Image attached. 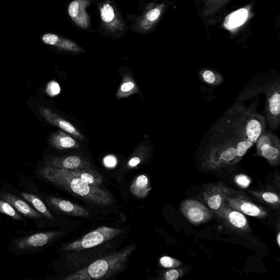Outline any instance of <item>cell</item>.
I'll use <instances>...</instances> for the list:
<instances>
[{"instance_id": "cell-32", "label": "cell", "mask_w": 280, "mask_h": 280, "mask_svg": "<svg viewBox=\"0 0 280 280\" xmlns=\"http://www.w3.org/2000/svg\"><path fill=\"white\" fill-rule=\"evenodd\" d=\"M104 163L106 167L114 168L117 164V159L115 156L112 155L106 156L104 159Z\"/></svg>"}, {"instance_id": "cell-18", "label": "cell", "mask_w": 280, "mask_h": 280, "mask_svg": "<svg viewBox=\"0 0 280 280\" xmlns=\"http://www.w3.org/2000/svg\"><path fill=\"white\" fill-rule=\"evenodd\" d=\"M52 143L56 148L60 150L76 149L79 147L75 139L62 131L56 133L53 136Z\"/></svg>"}, {"instance_id": "cell-23", "label": "cell", "mask_w": 280, "mask_h": 280, "mask_svg": "<svg viewBox=\"0 0 280 280\" xmlns=\"http://www.w3.org/2000/svg\"><path fill=\"white\" fill-rule=\"evenodd\" d=\"M101 17L103 21L112 29L118 27L119 23L116 13L113 7L109 4H105L101 10Z\"/></svg>"}, {"instance_id": "cell-16", "label": "cell", "mask_w": 280, "mask_h": 280, "mask_svg": "<svg viewBox=\"0 0 280 280\" xmlns=\"http://www.w3.org/2000/svg\"><path fill=\"white\" fill-rule=\"evenodd\" d=\"M44 43L52 46H56L57 48L65 51L73 52H79L81 51V48L75 42H73L68 39L63 38L56 34H46L42 38Z\"/></svg>"}, {"instance_id": "cell-6", "label": "cell", "mask_w": 280, "mask_h": 280, "mask_svg": "<svg viewBox=\"0 0 280 280\" xmlns=\"http://www.w3.org/2000/svg\"><path fill=\"white\" fill-rule=\"evenodd\" d=\"M255 144L258 156L264 158L272 166L279 164L280 141L274 132L265 130Z\"/></svg>"}, {"instance_id": "cell-31", "label": "cell", "mask_w": 280, "mask_h": 280, "mask_svg": "<svg viewBox=\"0 0 280 280\" xmlns=\"http://www.w3.org/2000/svg\"><path fill=\"white\" fill-rule=\"evenodd\" d=\"M160 15H161V11L158 9L152 10L147 13L145 21L144 20L143 22L146 21L150 22V23L154 22L158 19Z\"/></svg>"}, {"instance_id": "cell-25", "label": "cell", "mask_w": 280, "mask_h": 280, "mask_svg": "<svg viewBox=\"0 0 280 280\" xmlns=\"http://www.w3.org/2000/svg\"><path fill=\"white\" fill-rule=\"evenodd\" d=\"M136 91H137V88L135 82L132 80L128 79L121 85L118 91L117 96L118 98L125 97Z\"/></svg>"}, {"instance_id": "cell-13", "label": "cell", "mask_w": 280, "mask_h": 280, "mask_svg": "<svg viewBox=\"0 0 280 280\" xmlns=\"http://www.w3.org/2000/svg\"><path fill=\"white\" fill-rule=\"evenodd\" d=\"M49 202L53 208L70 215L79 217L89 215V212L81 206L65 200L51 197L49 199Z\"/></svg>"}, {"instance_id": "cell-7", "label": "cell", "mask_w": 280, "mask_h": 280, "mask_svg": "<svg viewBox=\"0 0 280 280\" xmlns=\"http://www.w3.org/2000/svg\"><path fill=\"white\" fill-rule=\"evenodd\" d=\"M213 212V215H215L219 221L229 229L241 234L251 231L249 222L244 215L225 204L222 208Z\"/></svg>"}, {"instance_id": "cell-28", "label": "cell", "mask_w": 280, "mask_h": 280, "mask_svg": "<svg viewBox=\"0 0 280 280\" xmlns=\"http://www.w3.org/2000/svg\"><path fill=\"white\" fill-rule=\"evenodd\" d=\"M236 184L242 189L248 188L251 182V178L244 174H240L235 177Z\"/></svg>"}, {"instance_id": "cell-15", "label": "cell", "mask_w": 280, "mask_h": 280, "mask_svg": "<svg viewBox=\"0 0 280 280\" xmlns=\"http://www.w3.org/2000/svg\"><path fill=\"white\" fill-rule=\"evenodd\" d=\"M54 169H65L70 170L91 168V165L84 159L77 156H70L64 159L55 160L53 166Z\"/></svg>"}, {"instance_id": "cell-5", "label": "cell", "mask_w": 280, "mask_h": 280, "mask_svg": "<svg viewBox=\"0 0 280 280\" xmlns=\"http://www.w3.org/2000/svg\"><path fill=\"white\" fill-rule=\"evenodd\" d=\"M122 229L102 226L85 235L82 239L66 245L64 251H81L95 248L98 245L110 241L121 234Z\"/></svg>"}, {"instance_id": "cell-30", "label": "cell", "mask_w": 280, "mask_h": 280, "mask_svg": "<svg viewBox=\"0 0 280 280\" xmlns=\"http://www.w3.org/2000/svg\"><path fill=\"white\" fill-rule=\"evenodd\" d=\"M183 274L181 269H174L166 271L165 273L164 279L166 280H176L181 277Z\"/></svg>"}, {"instance_id": "cell-14", "label": "cell", "mask_w": 280, "mask_h": 280, "mask_svg": "<svg viewBox=\"0 0 280 280\" xmlns=\"http://www.w3.org/2000/svg\"><path fill=\"white\" fill-rule=\"evenodd\" d=\"M4 201L10 203L17 211L21 213L25 216L30 218H38L41 217L39 213L33 209L27 203L22 201V199L17 196L10 194V193H4L2 195Z\"/></svg>"}, {"instance_id": "cell-8", "label": "cell", "mask_w": 280, "mask_h": 280, "mask_svg": "<svg viewBox=\"0 0 280 280\" xmlns=\"http://www.w3.org/2000/svg\"><path fill=\"white\" fill-rule=\"evenodd\" d=\"M224 204L244 215L260 219L264 218L268 215V212L264 208L253 203L242 192H238L236 194L226 198Z\"/></svg>"}, {"instance_id": "cell-22", "label": "cell", "mask_w": 280, "mask_h": 280, "mask_svg": "<svg viewBox=\"0 0 280 280\" xmlns=\"http://www.w3.org/2000/svg\"><path fill=\"white\" fill-rule=\"evenodd\" d=\"M21 195L26 201L29 202L43 216L50 219H53L51 213L46 207L45 204L36 196L28 193H22Z\"/></svg>"}, {"instance_id": "cell-1", "label": "cell", "mask_w": 280, "mask_h": 280, "mask_svg": "<svg viewBox=\"0 0 280 280\" xmlns=\"http://www.w3.org/2000/svg\"><path fill=\"white\" fill-rule=\"evenodd\" d=\"M41 175L46 181L92 203L106 206L113 202L108 191L85 182L73 175L70 170L54 169L50 166L43 169Z\"/></svg>"}, {"instance_id": "cell-29", "label": "cell", "mask_w": 280, "mask_h": 280, "mask_svg": "<svg viewBox=\"0 0 280 280\" xmlns=\"http://www.w3.org/2000/svg\"><path fill=\"white\" fill-rule=\"evenodd\" d=\"M61 91V86L55 81H51L46 86V92L51 97L58 96Z\"/></svg>"}, {"instance_id": "cell-26", "label": "cell", "mask_w": 280, "mask_h": 280, "mask_svg": "<svg viewBox=\"0 0 280 280\" xmlns=\"http://www.w3.org/2000/svg\"><path fill=\"white\" fill-rule=\"evenodd\" d=\"M0 212L15 219H21V216L12 205L3 200H0Z\"/></svg>"}, {"instance_id": "cell-17", "label": "cell", "mask_w": 280, "mask_h": 280, "mask_svg": "<svg viewBox=\"0 0 280 280\" xmlns=\"http://www.w3.org/2000/svg\"><path fill=\"white\" fill-rule=\"evenodd\" d=\"M151 188L148 177L142 175L131 183L130 191L132 195L138 198H144L148 195Z\"/></svg>"}, {"instance_id": "cell-4", "label": "cell", "mask_w": 280, "mask_h": 280, "mask_svg": "<svg viewBox=\"0 0 280 280\" xmlns=\"http://www.w3.org/2000/svg\"><path fill=\"white\" fill-rule=\"evenodd\" d=\"M238 164L237 145L230 138L210 146L203 159L202 167L206 170H217Z\"/></svg>"}, {"instance_id": "cell-2", "label": "cell", "mask_w": 280, "mask_h": 280, "mask_svg": "<svg viewBox=\"0 0 280 280\" xmlns=\"http://www.w3.org/2000/svg\"><path fill=\"white\" fill-rule=\"evenodd\" d=\"M260 93L265 96V118L270 128L276 130L280 123V79L278 76L270 77L269 72L253 77L238 98L244 101Z\"/></svg>"}, {"instance_id": "cell-9", "label": "cell", "mask_w": 280, "mask_h": 280, "mask_svg": "<svg viewBox=\"0 0 280 280\" xmlns=\"http://www.w3.org/2000/svg\"><path fill=\"white\" fill-rule=\"evenodd\" d=\"M237 192L224 183L218 182L204 184L203 197L206 204L213 211L222 208L225 199Z\"/></svg>"}, {"instance_id": "cell-27", "label": "cell", "mask_w": 280, "mask_h": 280, "mask_svg": "<svg viewBox=\"0 0 280 280\" xmlns=\"http://www.w3.org/2000/svg\"><path fill=\"white\" fill-rule=\"evenodd\" d=\"M160 264L165 268H176L182 265L177 259L169 256H164L159 260Z\"/></svg>"}, {"instance_id": "cell-3", "label": "cell", "mask_w": 280, "mask_h": 280, "mask_svg": "<svg viewBox=\"0 0 280 280\" xmlns=\"http://www.w3.org/2000/svg\"><path fill=\"white\" fill-rule=\"evenodd\" d=\"M134 246L113 253L92 263L90 265L64 278L66 280H91L108 278L121 271L124 267Z\"/></svg>"}, {"instance_id": "cell-11", "label": "cell", "mask_w": 280, "mask_h": 280, "mask_svg": "<svg viewBox=\"0 0 280 280\" xmlns=\"http://www.w3.org/2000/svg\"><path fill=\"white\" fill-rule=\"evenodd\" d=\"M89 4L88 0H75L69 6V15L78 25L84 29L89 25V18L86 12V8Z\"/></svg>"}, {"instance_id": "cell-19", "label": "cell", "mask_w": 280, "mask_h": 280, "mask_svg": "<svg viewBox=\"0 0 280 280\" xmlns=\"http://www.w3.org/2000/svg\"><path fill=\"white\" fill-rule=\"evenodd\" d=\"M201 81L210 86H216L222 84L224 77L219 72L211 69H204L199 72Z\"/></svg>"}, {"instance_id": "cell-12", "label": "cell", "mask_w": 280, "mask_h": 280, "mask_svg": "<svg viewBox=\"0 0 280 280\" xmlns=\"http://www.w3.org/2000/svg\"><path fill=\"white\" fill-rule=\"evenodd\" d=\"M53 232H39L19 240L16 242L17 248L21 250H28L41 248L48 244L54 237Z\"/></svg>"}, {"instance_id": "cell-24", "label": "cell", "mask_w": 280, "mask_h": 280, "mask_svg": "<svg viewBox=\"0 0 280 280\" xmlns=\"http://www.w3.org/2000/svg\"><path fill=\"white\" fill-rule=\"evenodd\" d=\"M248 16L246 10L242 9L232 14L229 20V25L231 28H236L242 25Z\"/></svg>"}, {"instance_id": "cell-33", "label": "cell", "mask_w": 280, "mask_h": 280, "mask_svg": "<svg viewBox=\"0 0 280 280\" xmlns=\"http://www.w3.org/2000/svg\"><path fill=\"white\" fill-rule=\"evenodd\" d=\"M140 162H141V160L138 157H135L130 160L128 165L130 167H135Z\"/></svg>"}, {"instance_id": "cell-21", "label": "cell", "mask_w": 280, "mask_h": 280, "mask_svg": "<svg viewBox=\"0 0 280 280\" xmlns=\"http://www.w3.org/2000/svg\"><path fill=\"white\" fill-rule=\"evenodd\" d=\"M49 118L52 123L58 126L60 128L68 133V134L79 139L83 138V136L81 133L70 122L58 117V116L52 114L49 115Z\"/></svg>"}, {"instance_id": "cell-20", "label": "cell", "mask_w": 280, "mask_h": 280, "mask_svg": "<svg viewBox=\"0 0 280 280\" xmlns=\"http://www.w3.org/2000/svg\"><path fill=\"white\" fill-rule=\"evenodd\" d=\"M250 193L253 197L271 207L275 209L279 207V197L276 193L271 191H250Z\"/></svg>"}, {"instance_id": "cell-34", "label": "cell", "mask_w": 280, "mask_h": 280, "mask_svg": "<svg viewBox=\"0 0 280 280\" xmlns=\"http://www.w3.org/2000/svg\"><path fill=\"white\" fill-rule=\"evenodd\" d=\"M277 242L278 244V246L279 247L280 246V234L279 232L278 233L277 236Z\"/></svg>"}, {"instance_id": "cell-10", "label": "cell", "mask_w": 280, "mask_h": 280, "mask_svg": "<svg viewBox=\"0 0 280 280\" xmlns=\"http://www.w3.org/2000/svg\"><path fill=\"white\" fill-rule=\"evenodd\" d=\"M180 211L192 224L199 225L207 222L212 218L213 211L194 199H186L180 206Z\"/></svg>"}]
</instances>
